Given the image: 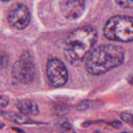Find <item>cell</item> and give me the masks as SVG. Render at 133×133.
Returning <instances> with one entry per match:
<instances>
[{
  "label": "cell",
  "instance_id": "15",
  "mask_svg": "<svg viewBox=\"0 0 133 133\" xmlns=\"http://www.w3.org/2000/svg\"><path fill=\"white\" fill-rule=\"evenodd\" d=\"M108 125L112 126V127L116 128V129H119V128H120L121 126H122V123H121V122H120V121H111V122L108 123Z\"/></svg>",
  "mask_w": 133,
  "mask_h": 133
},
{
  "label": "cell",
  "instance_id": "5",
  "mask_svg": "<svg viewBox=\"0 0 133 133\" xmlns=\"http://www.w3.org/2000/svg\"><path fill=\"white\" fill-rule=\"evenodd\" d=\"M46 76L49 84L54 88L65 85L69 79V72L66 65L59 59L52 58L46 63Z\"/></svg>",
  "mask_w": 133,
  "mask_h": 133
},
{
  "label": "cell",
  "instance_id": "17",
  "mask_svg": "<svg viewBox=\"0 0 133 133\" xmlns=\"http://www.w3.org/2000/svg\"><path fill=\"white\" fill-rule=\"evenodd\" d=\"M12 129H13L14 130H15V131L18 132H20V133H24V132L22 130H21V129H18V128L13 127V128H12Z\"/></svg>",
  "mask_w": 133,
  "mask_h": 133
},
{
  "label": "cell",
  "instance_id": "19",
  "mask_svg": "<svg viewBox=\"0 0 133 133\" xmlns=\"http://www.w3.org/2000/svg\"><path fill=\"white\" fill-rule=\"evenodd\" d=\"M2 2H9V1H10V0H1Z\"/></svg>",
  "mask_w": 133,
  "mask_h": 133
},
{
  "label": "cell",
  "instance_id": "21",
  "mask_svg": "<svg viewBox=\"0 0 133 133\" xmlns=\"http://www.w3.org/2000/svg\"><path fill=\"white\" fill-rule=\"evenodd\" d=\"M122 133H127V132H122Z\"/></svg>",
  "mask_w": 133,
  "mask_h": 133
},
{
  "label": "cell",
  "instance_id": "7",
  "mask_svg": "<svg viewBox=\"0 0 133 133\" xmlns=\"http://www.w3.org/2000/svg\"><path fill=\"white\" fill-rule=\"evenodd\" d=\"M85 8V0H61L59 3L61 14L68 20L80 18L84 15Z\"/></svg>",
  "mask_w": 133,
  "mask_h": 133
},
{
  "label": "cell",
  "instance_id": "11",
  "mask_svg": "<svg viewBox=\"0 0 133 133\" xmlns=\"http://www.w3.org/2000/svg\"><path fill=\"white\" fill-rule=\"evenodd\" d=\"M61 132L62 133H77L69 122H65L62 124Z\"/></svg>",
  "mask_w": 133,
  "mask_h": 133
},
{
  "label": "cell",
  "instance_id": "1",
  "mask_svg": "<svg viewBox=\"0 0 133 133\" xmlns=\"http://www.w3.org/2000/svg\"><path fill=\"white\" fill-rule=\"evenodd\" d=\"M125 58V50L123 47L110 44H103L88 54L85 69L91 75H103L121 66Z\"/></svg>",
  "mask_w": 133,
  "mask_h": 133
},
{
  "label": "cell",
  "instance_id": "14",
  "mask_svg": "<svg viewBox=\"0 0 133 133\" xmlns=\"http://www.w3.org/2000/svg\"><path fill=\"white\" fill-rule=\"evenodd\" d=\"M90 104V101H84L80 103L76 107V110L78 111H84L88 109Z\"/></svg>",
  "mask_w": 133,
  "mask_h": 133
},
{
  "label": "cell",
  "instance_id": "6",
  "mask_svg": "<svg viewBox=\"0 0 133 133\" xmlns=\"http://www.w3.org/2000/svg\"><path fill=\"white\" fill-rule=\"evenodd\" d=\"M7 20L10 25L18 30H23L29 25L31 13L27 6L22 3H15L9 9Z\"/></svg>",
  "mask_w": 133,
  "mask_h": 133
},
{
  "label": "cell",
  "instance_id": "20",
  "mask_svg": "<svg viewBox=\"0 0 133 133\" xmlns=\"http://www.w3.org/2000/svg\"><path fill=\"white\" fill-rule=\"evenodd\" d=\"M94 133H102V132H101L100 131H95Z\"/></svg>",
  "mask_w": 133,
  "mask_h": 133
},
{
  "label": "cell",
  "instance_id": "2",
  "mask_svg": "<svg viewBox=\"0 0 133 133\" xmlns=\"http://www.w3.org/2000/svg\"><path fill=\"white\" fill-rule=\"evenodd\" d=\"M98 33L91 25L81 27L69 34L65 42L64 56L70 63L83 61L97 43Z\"/></svg>",
  "mask_w": 133,
  "mask_h": 133
},
{
  "label": "cell",
  "instance_id": "16",
  "mask_svg": "<svg viewBox=\"0 0 133 133\" xmlns=\"http://www.w3.org/2000/svg\"><path fill=\"white\" fill-rule=\"evenodd\" d=\"M5 62V60L4 57H3V56H0V65H4Z\"/></svg>",
  "mask_w": 133,
  "mask_h": 133
},
{
  "label": "cell",
  "instance_id": "10",
  "mask_svg": "<svg viewBox=\"0 0 133 133\" xmlns=\"http://www.w3.org/2000/svg\"><path fill=\"white\" fill-rule=\"evenodd\" d=\"M114 2L121 8L133 9V0H114Z\"/></svg>",
  "mask_w": 133,
  "mask_h": 133
},
{
  "label": "cell",
  "instance_id": "18",
  "mask_svg": "<svg viewBox=\"0 0 133 133\" xmlns=\"http://www.w3.org/2000/svg\"><path fill=\"white\" fill-rule=\"evenodd\" d=\"M130 78H131V80H129V82H130V83H133V76H132V77H130Z\"/></svg>",
  "mask_w": 133,
  "mask_h": 133
},
{
  "label": "cell",
  "instance_id": "12",
  "mask_svg": "<svg viewBox=\"0 0 133 133\" xmlns=\"http://www.w3.org/2000/svg\"><path fill=\"white\" fill-rule=\"evenodd\" d=\"M121 118L123 121L130 125H133V116L129 113H122L121 114Z\"/></svg>",
  "mask_w": 133,
  "mask_h": 133
},
{
  "label": "cell",
  "instance_id": "3",
  "mask_svg": "<svg viewBox=\"0 0 133 133\" xmlns=\"http://www.w3.org/2000/svg\"><path fill=\"white\" fill-rule=\"evenodd\" d=\"M107 39L121 43L133 41V17L116 15L108 19L103 28Z\"/></svg>",
  "mask_w": 133,
  "mask_h": 133
},
{
  "label": "cell",
  "instance_id": "9",
  "mask_svg": "<svg viewBox=\"0 0 133 133\" xmlns=\"http://www.w3.org/2000/svg\"><path fill=\"white\" fill-rule=\"evenodd\" d=\"M2 115L7 120L18 124H26L30 123L28 119L24 115L15 113L12 112H2Z\"/></svg>",
  "mask_w": 133,
  "mask_h": 133
},
{
  "label": "cell",
  "instance_id": "8",
  "mask_svg": "<svg viewBox=\"0 0 133 133\" xmlns=\"http://www.w3.org/2000/svg\"><path fill=\"white\" fill-rule=\"evenodd\" d=\"M16 107L20 114L24 116H37L39 113L38 105L30 99H21L16 103Z\"/></svg>",
  "mask_w": 133,
  "mask_h": 133
},
{
  "label": "cell",
  "instance_id": "13",
  "mask_svg": "<svg viewBox=\"0 0 133 133\" xmlns=\"http://www.w3.org/2000/svg\"><path fill=\"white\" fill-rule=\"evenodd\" d=\"M10 99L5 95H0V108H5L9 104Z\"/></svg>",
  "mask_w": 133,
  "mask_h": 133
},
{
  "label": "cell",
  "instance_id": "4",
  "mask_svg": "<svg viewBox=\"0 0 133 133\" xmlns=\"http://www.w3.org/2000/svg\"><path fill=\"white\" fill-rule=\"evenodd\" d=\"M35 74V65L31 55L24 52L12 65V77L23 84H29L34 80Z\"/></svg>",
  "mask_w": 133,
  "mask_h": 133
}]
</instances>
